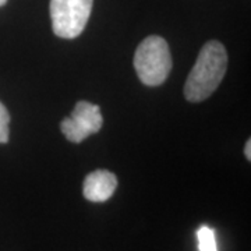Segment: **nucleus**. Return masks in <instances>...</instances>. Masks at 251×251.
I'll return each mask as SVG.
<instances>
[{
    "label": "nucleus",
    "mask_w": 251,
    "mask_h": 251,
    "mask_svg": "<svg viewBox=\"0 0 251 251\" xmlns=\"http://www.w3.org/2000/svg\"><path fill=\"white\" fill-rule=\"evenodd\" d=\"M94 0H50V18L56 36L73 39L87 25Z\"/></svg>",
    "instance_id": "nucleus-3"
},
{
    "label": "nucleus",
    "mask_w": 251,
    "mask_h": 251,
    "mask_svg": "<svg viewBox=\"0 0 251 251\" xmlns=\"http://www.w3.org/2000/svg\"><path fill=\"white\" fill-rule=\"evenodd\" d=\"M9 125H10V115L6 106L0 102V143L4 144L9 141Z\"/></svg>",
    "instance_id": "nucleus-7"
},
{
    "label": "nucleus",
    "mask_w": 251,
    "mask_h": 251,
    "mask_svg": "<svg viewBox=\"0 0 251 251\" xmlns=\"http://www.w3.org/2000/svg\"><path fill=\"white\" fill-rule=\"evenodd\" d=\"M102 123L103 119L99 106L87 100H80L75 103L72 115L63 119L60 130L69 141L78 144L91 134L98 133Z\"/></svg>",
    "instance_id": "nucleus-4"
},
{
    "label": "nucleus",
    "mask_w": 251,
    "mask_h": 251,
    "mask_svg": "<svg viewBox=\"0 0 251 251\" xmlns=\"http://www.w3.org/2000/svg\"><path fill=\"white\" fill-rule=\"evenodd\" d=\"M244 155H246V158L251 161V140H247V143H246V147H244Z\"/></svg>",
    "instance_id": "nucleus-8"
},
{
    "label": "nucleus",
    "mask_w": 251,
    "mask_h": 251,
    "mask_svg": "<svg viewBox=\"0 0 251 251\" xmlns=\"http://www.w3.org/2000/svg\"><path fill=\"white\" fill-rule=\"evenodd\" d=\"M198 249L200 251H218L215 242V233L211 227L201 226L197 232Z\"/></svg>",
    "instance_id": "nucleus-6"
},
{
    "label": "nucleus",
    "mask_w": 251,
    "mask_h": 251,
    "mask_svg": "<svg viewBox=\"0 0 251 251\" xmlns=\"http://www.w3.org/2000/svg\"><path fill=\"white\" fill-rule=\"evenodd\" d=\"M117 187L116 176L105 169L90 173L82 184V194L91 202H105L113 196Z\"/></svg>",
    "instance_id": "nucleus-5"
},
{
    "label": "nucleus",
    "mask_w": 251,
    "mask_h": 251,
    "mask_svg": "<svg viewBox=\"0 0 251 251\" xmlns=\"http://www.w3.org/2000/svg\"><path fill=\"white\" fill-rule=\"evenodd\" d=\"M134 69L138 78L148 87L163 84L172 70V56L168 42L158 35L145 38L134 54Z\"/></svg>",
    "instance_id": "nucleus-2"
},
{
    "label": "nucleus",
    "mask_w": 251,
    "mask_h": 251,
    "mask_svg": "<svg viewBox=\"0 0 251 251\" xmlns=\"http://www.w3.org/2000/svg\"><path fill=\"white\" fill-rule=\"evenodd\" d=\"M226 67L227 54L225 46L218 41L206 42L184 85V97L188 102H201L211 97L224 80Z\"/></svg>",
    "instance_id": "nucleus-1"
},
{
    "label": "nucleus",
    "mask_w": 251,
    "mask_h": 251,
    "mask_svg": "<svg viewBox=\"0 0 251 251\" xmlns=\"http://www.w3.org/2000/svg\"><path fill=\"white\" fill-rule=\"evenodd\" d=\"M6 3H7V0H0V7H1V6H4Z\"/></svg>",
    "instance_id": "nucleus-9"
}]
</instances>
